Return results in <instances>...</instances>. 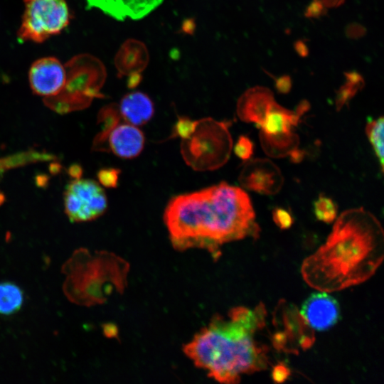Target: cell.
Returning a JSON list of instances; mask_svg holds the SVG:
<instances>
[{"label": "cell", "mask_w": 384, "mask_h": 384, "mask_svg": "<svg viewBox=\"0 0 384 384\" xmlns=\"http://www.w3.org/2000/svg\"><path fill=\"white\" fill-rule=\"evenodd\" d=\"M118 107L125 122L137 127L146 124L154 113L152 100L147 95L139 91L124 95Z\"/></svg>", "instance_id": "cell-14"}, {"label": "cell", "mask_w": 384, "mask_h": 384, "mask_svg": "<svg viewBox=\"0 0 384 384\" xmlns=\"http://www.w3.org/2000/svg\"><path fill=\"white\" fill-rule=\"evenodd\" d=\"M31 87L36 94L52 97L58 95L67 81L66 70L60 61L53 56L34 61L28 72Z\"/></svg>", "instance_id": "cell-7"}, {"label": "cell", "mask_w": 384, "mask_h": 384, "mask_svg": "<svg viewBox=\"0 0 384 384\" xmlns=\"http://www.w3.org/2000/svg\"><path fill=\"white\" fill-rule=\"evenodd\" d=\"M290 374L289 370L283 364L277 365L272 370V378L277 383L284 382Z\"/></svg>", "instance_id": "cell-24"}, {"label": "cell", "mask_w": 384, "mask_h": 384, "mask_svg": "<svg viewBox=\"0 0 384 384\" xmlns=\"http://www.w3.org/2000/svg\"><path fill=\"white\" fill-rule=\"evenodd\" d=\"M300 117L296 112L285 109L275 102L260 126V132L269 135L292 132Z\"/></svg>", "instance_id": "cell-15"}, {"label": "cell", "mask_w": 384, "mask_h": 384, "mask_svg": "<svg viewBox=\"0 0 384 384\" xmlns=\"http://www.w3.org/2000/svg\"><path fill=\"white\" fill-rule=\"evenodd\" d=\"M196 121L187 117H179L174 126L171 137H179L181 139L188 138L193 132Z\"/></svg>", "instance_id": "cell-20"}, {"label": "cell", "mask_w": 384, "mask_h": 384, "mask_svg": "<svg viewBox=\"0 0 384 384\" xmlns=\"http://www.w3.org/2000/svg\"><path fill=\"white\" fill-rule=\"evenodd\" d=\"M384 120L383 117L368 121L366 127L367 137L372 145L373 151L379 161L381 171L383 172L384 163V142H383Z\"/></svg>", "instance_id": "cell-18"}, {"label": "cell", "mask_w": 384, "mask_h": 384, "mask_svg": "<svg viewBox=\"0 0 384 384\" xmlns=\"http://www.w3.org/2000/svg\"><path fill=\"white\" fill-rule=\"evenodd\" d=\"M272 218L274 223L282 230L289 228L294 222L290 213L282 208H275L272 210Z\"/></svg>", "instance_id": "cell-22"}, {"label": "cell", "mask_w": 384, "mask_h": 384, "mask_svg": "<svg viewBox=\"0 0 384 384\" xmlns=\"http://www.w3.org/2000/svg\"><path fill=\"white\" fill-rule=\"evenodd\" d=\"M300 315L312 329L324 331L334 326L340 319L338 302L326 292L311 294L302 304Z\"/></svg>", "instance_id": "cell-9"}, {"label": "cell", "mask_w": 384, "mask_h": 384, "mask_svg": "<svg viewBox=\"0 0 384 384\" xmlns=\"http://www.w3.org/2000/svg\"><path fill=\"white\" fill-rule=\"evenodd\" d=\"M146 46L136 39L127 40L119 48L114 58L119 77H127L129 88L137 87L142 80V72L149 63Z\"/></svg>", "instance_id": "cell-10"}, {"label": "cell", "mask_w": 384, "mask_h": 384, "mask_svg": "<svg viewBox=\"0 0 384 384\" xmlns=\"http://www.w3.org/2000/svg\"><path fill=\"white\" fill-rule=\"evenodd\" d=\"M263 303L254 309L235 306L225 316L213 317L183 348L194 365L220 383L235 384L242 375L266 370L267 348L255 335L265 324Z\"/></svg>", "instance_id": "cell-3"}, {"label": "cell", "mask_w": 384, "mask_h": 384, "mask_svg": "<svg viewBox=\"0 0 384 384\" xmlns=\"http://www.w3.org/2000/svg\"><path fill=\"white\" fill-rule=\"evenodd\" d=\"M260 139L264 151L274 158L284 157L298 148L299 139L293 131L274 135L260 133Z\"/></svg>", "instance_id": "cell-16"}, {"label": "cell", "mask_w": 384, "mask_h": 384, "mask_svg": "<svg viewBox=\"0 0 384 384\" xmlns=\"http://www.w3.org/2000/svg\"><path fill=\"white\" fill-rule=\"evenodd\" d=\"M90 8H97L118 19H139L158 6L163 0H86Z\"/></svg>", "instance_id": "cell-13"}, {"label": "cell", "mask_w": 384, "mask_h": 384, "mask_svg": "<svg viewBox=\"0 0 384 384\" xmlns=\"http://www.w3.org/2000/svg\"><path fill=\"white\" fill-rule=\"evenodd\" d=\"M239 181L248 190L272 195L281 190L284 178L272 161L267 159H255L247 161L240 174Z\"/></svg>", "instance_id": "cell-8"}, {"label": "cell", "mask_w": 384, "mask_h": 384, "mask_svg": "<svg viewBox=\"0 0 384 384\" xmlns=\"http://www.w3.org/2000/svg\"><path fill=\"white\" fill-rule=\"evenodd\" d=\"M234 152L242 161H248L253 154L254 144L247 137L241 135L235 145Z\"/></svg>", "instance_id": "cell-21"}, {"label": "cell", "mask_w": 384, "mask_h": 384, "mask_svg": "<svg viewBox=\"0 0 384 384\" xmlns=\"http://www.w3.org/2000/svg\"><path fill=\"white\" fill-rule=\"evenodd\" d=\"M334 1H336V2H338V0H333V3H334Z\"/></svg>", "instance_id": "cell-27"}, {"label": "cell", "mask_w": 384, "mask_h": 384, "mask_svg": "<svg viewBox=\"0 0 384 384\" xmlns=\"http://www.w3.org/2000/svg\"><path fill=\"white\" fill-rule=\"evenodd\" d=\"M11 162H14V161H9V160L8 161L0 160V170H2L4 168H7L8 166H6V164H10Z\"/></svg>", "instance_id": "cell-26"}, {"label": "cell", "mask_w": 384, "mask_h": 384, "mask_svg": "<svg viewBox=\"0 0 384 384\" xmlns=\"http://www.w3.org/2000/svg\"><path fill=\"white\" fill-rule=\"evenodd\" d=\"M23 292L15 283L0 282V314L9 316L18 312L23 303Z\"/></svg>", "instance_id": "cell-17"}, {"label": "cell", "mask_w": 384, "mask_h": 384, "mask_svg": "<svg viewBox=\"0 0 384 384\" xmlns=\"http://www.w3.org/2000/svg\"><path fill=\"white\" fill-rule=\"evenodd\" d=\"M24 11L17 33L21 41L43 43L69 24L70 13L65 0H23Z\"/></svg>", "instance_id": "cell-5"}, {"label": "cell", "mask_w": 384, "mask_h": 384, "mask_svg": "<svg viewBox=\"0 0 384 384\" xmlns=\"http://www.w3.org/2000/svg\"><path fill=\"white\" fill-rule=\"evenodd\" d=\"M164 221L175 249H203L215 258L223 245L260 232L249 196L226 182L173 197Z\"/></svg>", "instance_id": "cell-1"}, {"label": "cell", "mask_w": 384, "mask_h": 384, "mask_svg": "<svg viewBox=\"0 0 384 384\" xmlns=\"http://www.w3.org/2000/svg\"><path fill=\"white\" fill-rule=\"evenodd\" d=\"M120 170L117 169H104L99 171L98 178L100 182L106 187H116L118 183Z\"/></svg>", "instance_id": "cell-23"}, {"label": "cell", "mask_w": 384, "mask_h": 384, "mask_svg": "<svg viewBox=\"0 0 384 384\" xmlns=\"http://www.w3.org/2000/svg\"><path fill=\"white\" fill-rule=\"evenodd\" d=\"M275 103L272 93L263 87L247 90L239 99L237 104L238 117L245 122H252L260 127Z\"/></svg>", "instance_id": "cell-12"}, {"label": "cell", "mask_w": 384, "mask_h": 384, "mask_svg": "<svg viewBox=\"0 0 384 384\" xmlns=\"http://www.w3.org/2000/svg\"><path fill=\"white\" fill-rule=\"evenodd\" d=\"M228 127V122L210 117L196 121L193 132L181 143L185 162L199 171L223 166L229 159L233 147Z\"/></svg>", "instance_id": "cell-4"}, {"label": "cell", "mask_w": 384, "mask_h": 384, "mask_svg": "<svg viewBox=\"0 0 384 384\" xmlns=\"http://www.w3.org/2000/svg\"><path fill=\"white\" fill-rule=\"evenodd\" d=\"M144 141L143 132L137 126L119 123L107 135L105 150L122 159H133L142 151Z\"/></svg>", "instance_id": "cell-11"}, {"label": "cell", "mask_w": 384, "mask_h": 384, "mask_svg": "<svg viewBox=\"0 0 384 384\" xmlns=\"http://www.w3.org/2000/svg\"><path fill=\"white\" fill-rule=\"evenodd\" d=\"M65 213L72 222L90 221L102 215L107 207L103 188L95 181L77 178L66 187Z\"/></svg>", "instance_id": "cell-6"}, {"label": "cell", "mask_w": 384, "mask_h": 384, "mask_svg": "<svg viewBox=\"0 0 384 384\" xmlns=\"http://www.w3.org/2000/svg\"><path fill=\"white\" fill-rule=\"evenodd\" d=\"M313 210L317 220L326 223H331L337 216L338 206L333 199L321 194L314 201Z\"/></svg>", "instance_id": "cell-19"}, {"label": "cell", "mask_w": 384, "mask_h": 384, "mask_svg": "<svg viewBox=\"0 0 384 384\" xmlns=\"http://www.w3.org/2000/svg\"><path fill=\"white\" fill-rule=\"evenodd\" d=\"M290 159L294 163H299L302 161L304 156V151L298 149H294L290 154Z\"/></svg>", "instance_id": "cell-25"}, {"label": "cell", "mask_w": 384, "mask_h": 384, "mask_svg": "<svg viewBox=\"0 0 384 384\" xmlns=\"http://www.w3.org/2000/svg\"><path fill=\"white\" fill-rule=\"evenodd\" d=\"M383 255L381 224L364 208H352L338 216L326 242L304 260L301 274L318 291H340L371 277Z\"/></svg>", "instance_id": "cell-2"}]
</instances>
